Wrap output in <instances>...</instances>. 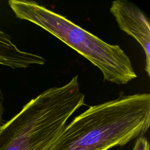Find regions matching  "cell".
<instances>
[{"instance_id": "obj_1", "label": "cell", "mask_w": 150, "mask_h": 150, "mask_svg": "<svg viewBox=\"0 0 150 150\" xmlns=\"http://www.w3.org/2000/svg\"><path fill=\"white\" fill-rule=\"evenodd\" d=\"M149 125V94L121 93L76 117L46 150H108L144 136Z\"/></svg>"}, {"instance_id": "obj_2", "label": "cell", "mask_w": 150, "mask_h": 150, "mask_svg": "<svg viewBox=\"0 0 150 150\" xmlns=\"http://www.w3.org/2000/svg\"><path fill=\"white\" fill-rule=\"evenodd\" d=\"M84 100L77 76L47 89L1 125L0 150H46Z\"/></svg>"}, {"instance_id": "obj_3", "label": "cell", "mask_w": 150, "mask_h": 150, "mask_svg": "<svg viewBox=\"0 0 150 150\" xmlns=\"http://www.w3.org/2000/svg\"><path fill=\"white\" fill-rule=\"evenodd\" d=\"M8 4L18 18L41 27L87 59L101 71L104 80L125 84L137 78L130 59L118 45L105 42L36 2L10 0Z\"/></svg>"}, {"instance_id": "obj_4", "label": "cell", "mask_w": 150, "mask_h": 150, "mask_svg": "<svg viewBox=\"0 0 150 150\" xmlns=\"http://www.w3.org/2000/svg\"><path fill=\"white\" fill-rule=\"evenodd\" d=\"M110 12L114 16L120 29L133 37L145 53V71L150 75V26L142 11L127 1H112Z\"/></svg>"}, {"instance_id": "obj_5", "label": "cell", "mask_w": 150, "mask_h": 150, "mask_svg": "<svg viewBox=\"0 0 150 150\" xmlns=\"http://www.w3.org/2000/svg\"><path fill=\"white\" fill-rule=\"evenodd\" d=\"M45 63L43 57L19 49L11 37L0 30V65L18 69L33 64L43 65Z\"/></svg>"}, {"instance_id": "obj_6", "label": "cell", "mask_w": 150, "mask_h": 150, "mask_svg": "<svg viewBox=\"0 0 150 150\" xmlns=\"http://www.w3.org/2000/svg\"><path fill=\"white\" fill-rule=\"evenodd\" d=\"M149 143L147 139L142 136L137 138L132 150H149Z\"/></svg>"}, {"instance_id": "obj_7", "label": "cell", "mask_w": 150, "mask_h": 150, "mask_svg": "<svg viewBox=\"0 0 150 150\" xmlns=\"http://www.w3.org/2000/svg\"><path fill=\"white\" fill-rule=\"evenodd\" d=\"M4 102V97L2 92L0 88V127L4 123L3 122V116L4 113V107L3 105Z\"/></svg>"}]
</instances>
